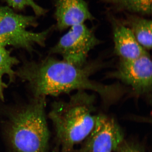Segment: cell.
I'll return each mask as SVG.
<instances>
[{"mask_svg": "<svg viewBox=\"0 0 152 152\" xmlns=\"http://www.w3.org/2000/svg\"><path fill=\"white\" fill-rule=\"evenodd\" d=\"M94 95L77 91L68 101L55 102L49 113L54 126L57 145L60 152H73L94 127Z\"/></svg>", "mask_w": 152, "mask_h": 152, "instance_id": "obj_1", "label": "cell"}, {"mask_svg": "<svg viewBox=\"0 0 152 152\" xmlns=\"http://www.w3.org/2000/svg\"><path fill=\"white\" fill-rule=\"evenodd\" d=\"M16 75L27 83L34 97L56 96L78 91L86 82L81 68L51 57L38 62L26 63Z\"/></svg>", "mask_w": 152, "mask_h": 152, "instance_id": "obj_2", "label": "cell"}, {"mask_svg": "<svg viewBox=\"0 0 152 152\" xmlns=\"http://www.w3.org/2000/svg\"><path fill=\"white\" fill-rule=\"evenodd\" d=\"M45 97H34L12 112L4 133L13 152H47L50 132L46 117Z\"/></svg>", "mask_w": 152, "mask_h": 152, "instance_id": "obj_3", "label": "cell"}, {"mask_svg": "<svg viewBox=\"0 0 152 152\" xmlns=\"http://www.w3.org/2000/svg\"><path fill=\"white\" fill-rule=\"evenodd\" d=\"M37 25L35 17L20 15L8 7L0 5V46H11L30 51L36 45L44 46L53 28L38 33L27 30Z\"/></svg>", "mask_w": 152, "mask_h": 152, "instance_id": "obj_4", "label": "cell"}, {"mask_svg": "<svg viewBox=\"0 0 152 152\" xmlns=\"http://www.w3.org/2000/svg\"><path fill=\"white\" fill-rule=\"evenodd\" d=\"M100 42L94 31L84 23L79 24L71 26L50 52L60 55L68 62L83 66L87 64L89 52Z\"/></svg>", "mask_w": 152, "mask_h": 152, "instance_id": "obj_5", "label": "cell"}, {"mask_svg": "<svg viewBox=\"0 0 152 152\" xmlns=\"http://www.w3.org/2000/svg\"><path fill=\"white\" fill-rule=\"evenodd\" d=\"M124 140V133L115 120L106 115H98L91 132L80 148L73 152H116Z\"/></svg>", "mask_w": 152, "mask_h": 152, "instance_id": "obj_6", "label": "cell"}, {"mask_svg": "<svg viewBox=\"0 0 152 152\" xmlns=\"http://www.w3.org/2000/svg\"><path fill=\"white\" fill-rule=\"evenodd\" d=\"M112 75L131 87L137 94H149L152 88V63L149 54L135 59H120L118 69Z\"/></svg>", "mask_w": 152, "mask_h": 152, "instance_id": "obj_7", "label": "cell"}, {"mask_svg": "<svg viewBox=\"0 0 152 152\" xmlns=\"http://www.w3.org/2000/svg\"><path fill=\"white\" fill-rule=\"evenodd\" d=\"M56 28L60 31L74 25L92 21L94 18L84 0H53Z\"/></svg>", "mask_w": 152, "mask_h": 152, "instance_id": "obj_8", "label": "cell"}, {"mask_svg": "<svg viewBox=\"0 0 152 152\" xmlns=\"http://www.w3.org/2000/svg\"><path fill=\"white\" fill-rule=\"evenodd\" d=\"M113 27L114 52L120 59L133 60L148 54L122 22L110 16Z\"/></svg>", "mask_w": 152, "mask_h": 152, "instance_id": "obj_9", "label": "cell"}, {"mask_svg": "<svg viewBox=\"0 0 152 152\" xmlns=\"http://www.w3.org/2000/svg\"><path fill=\"white\" fill-rule=\"evenodd\" d=\"M123 23L130 29L136 40L147 51L152 48V21L139 15L126 13Z\"/></svg>", "mask_w": 152, "mask_h": 152, "instance_id": "obj_10", "label": "cell"}, {"mask_svg": "<svg viewBox=\"0 0 152 152\" xmlns=\"http://www.w3.org/2000/svg\"><path fill=\"white\" fill-rule=\"evenodd\" d=\"M118 12L141 16H149L152 13V0H101Z\"/></svg>", "mask_w": 152, "mask_h": 152, "instance_id": "obj_11", "label": "cell"}, {"mask_svg": "<svg viewBox=\"0 0 152 152\" xmlns=\"http://www.w3.org/2000/svg\"><path fill=\"white\" fill-rule=\"evenodd\" d=\"M18 63V60L13 56L5 47L0 46V99L1 100H4V92L7 87L3 78L7 76L11 81L13 80L16 75L14 67Z\"/></svg>", "mask_w": 152, "mask_h": 152, "instance_id": "obj_12", "label": "cell"}, {"mask_svg": "<svg viewBox=\"0 0 152 152\" xmlns=\"http://www.w3.org/2000/svg\"><path fill=\"white\" fill-rule=\"evenodd\" d=\"M9 7L12 10H21L26 7L32 9L36 15L42 16L47 12V10L39 5L35 0H5Z\"/></svg>", "mask_w": 152, "mask_h": 152, "instance_id": "obj_13", "label": "cell"}, {"mask_svg": "<svg viewBox=\"0 0 152 152\" xmlns=\"http://www.w3.org/2000/svg\"><path fill=\"white\" fill-rule=\"evenodd\" d=\"M116 152H145L141 146L134 142L124 140Z\"/></svg>", "mask_w": 152, "mask_h": 152, "instance_id": "obj_14", "label": "cell"}]
</instances>
